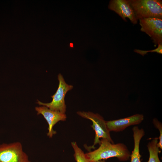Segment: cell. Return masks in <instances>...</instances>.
<instances>
[{"instance_id": "obj_1", "label": "cell", "mask_w": 162, "mask_h": 162, "mask_svg": "<svg viewBox=\"0 0 162 162\" xmlns=\"http://www.w3.org/2000/svg\"><path fill=\"white\" fill-rule=\"evenodd\" d=\"M99 145L97 149L85 154L89 162H96L113 157L124 161L130 158V153L124 143H112L106 139H101Z\"/></svg>"}, {"instance_id": "obj_2", "label": "cell", "mask_w": 162, "mask_h": 162, "mask_svg": "<svg viewBox=\"0 0 162 162\" xmlns=\"http://www.w3.org/2000/svg\"><path fill=\"white\" fill-rule=\"evenodd\" d=\"M136 19L162 18V2L159 0H128Z\"/></svg>"}, {"instance_id": "obj_3", "label": "cell", "mask_w": 162, "mask_h": 162, "mask_svg": "<svg viewBox=\"0 0 162 162\" xmlns=\"http://www.w3.org/2000/svg\"><path fill=\"white\" fill-rule=\"evenodd\" d=\"M77 113L82 118L89 119L92 122L91 126L95 133V136L93 145L86 148L89 152L92 149L95 148L94 146L97 144L100 145V139H105L112 143L114 142L110 135L106 124V122L103 118L98 113H94L91 112L79 111Z\"/></svg>"}, {"instance_id": "obj_4", "label": "cell", "mask_w": 162, "mask_h": 162, "mask_svg": "<svg viewBox=\"0 0 162 162\" xmlns=\"http://www.w3.org/2000/svg\"><path fill=\"white\" fill-rule=\"evenodd\" d=\"M58 79L59 81L58 87L55 93L51 96L52 98V101L49 103H44L38 100L37 103L39 105L45 106L52 110L65 113L66 108L65 97L67 93L71 90L73 86L65 82L61 74H58Z\"/></svg>"}, {"instance_id": "obj_5", "label": "cell", "mask_w": 162, "mask_h": 162, "mask_svg": "<svg viewBox=\"0 0 162 162\" xmlns=\"http://www.w3.org/2000/svg\"><path fill=\"white\" fill-rule=\"evenodd\" d=\"M0 162H31L20 142L0 145Z\"/></svg>"}, {"instance_id": "obj_6", "label": "cell", "mask_w": 162, "mask_h": 162, "mask_svg": "<svg viewBox=\"0 0 162 162\" xmlns=\"http://www.w3.org/2000/svg\"><path fill=\"white\" fill-rule=\"evenodd\" d=\"M139 20L141 31L150 37L156 45L162 44V19L149 17Z\"/></svg>"}, {"instance_id": "obj_7", "label": "cell", "mask_w": 162, "mask_h": 162, "mask_svg": "<svg viewBox=\"0 0 162 162\" xmlns=\"http://www.w3.org/2000/svg\"><path fill=\"white\" fill-rule=\"evenodd\" d=\"M35 110L37 114L42 115L47 122L48 132L47 136L50 138H52L56 133V131L53 129V126L60 121H65L67 118L66 115L52 110L44 106L36 107Z\"/></svg>"}, {"instance_id": "obj_8", "label": "cell", "mask_w": 162, "mask_h": 162, "mask_svg": "<svg viewBox=\"0 0 162 162\" xmlns=\"http://www.w3.org/2000/svg\"><path fill=\"white\" fill-rule=\"evenodd\" d=\"M142 114H136L124 118L106 121L109 130L115 132L123 131L127 127L141 123L144 120Z\"/></svg>"}, {"instance_id": "obj_9", "label": "cell", "mask_w": 162, "mask_h": 162, "mask_svg": "<svg viewBox=\"0 0 162 162\" xmlns=\"http://www.w3.org/2000/svg\"><path fill=\"white\" fill-rule=\"evenodd\" d=\"M108 8L118 14L124 21L128 18L134 24L137 23L134 11L128 0H112L110 1Z\"/></svg>"}, {"instance_id": "obj_10", "label": "cell", "mask_w": 162, "mask_h": 162, "mask_svg": "<svg viewBox=\"0 0 162 162\" xmlns=\"http://www.w3.org/2000/svg\"><path fill=\"white\" fill-rule=\"evenodd\" d=\"M133 133L134 146L133 151L130 154V162H141L142 157L140 151V144L141 140L145 134V132L142 128H139L135 126L132 128Z\"/></svg>"}, {"instance_id": "obj_11", "label": "cell", "mask_w": 162, "mask_h": 162, "mask_svg": "<svg viewBox=\"0 0 162 162\" xmlns=\"http://www.w3.org/2000/svg\"><path fill=\"white\" fill-rule=\"evenodd\" d=\"M158 138H153L148 144L147 147L149 153V159L147 162H161L158 156L160 152L157 146Z\"/></svg>"}, {"instance_id": "obj_12", "label": "cell", "mask_w": 162, "mask_h": 162, "mask_svg": "<svg viewBox=\"0 0 162 162\" xmlns=\"http://www.w3.org/2000/svg\"><path fill=\"white\" fill-rule=\"evenodd\" d=\"M71 144L74 151V157L76 162H89L85 154L78 147L76 142H72Z\"/></svg>"}, {"instance_id": "obj_13", "label": "cell", "mask_w": 162, "mask_h": 162, "mask_svg": "<svg viewBox=\"0 0 162 162\" xmlns=\"http://www.w3.org/2000/svg\"><path fill=\"white\" fill-rule=\"evenodd\" d=\"M153 123L155 127L158 129L160 133L158 138L159 142L157 144L158 147L160 149H162V124L157 118H154L153 120Z\"/></svg>"}, {"instance_id": "obj_14", "label": "cell", "mask_w": 162, "mask_h": 162, "mask_svg": "<svg viewBox=\"0 0 162 162\" xmlns=\"http://www.w3.org/2000/svg\"><path fill=\"white\" fill-rule=\"evenodd\" d=\"M135 52L138 53L142 56H144L148 52H156L158 53L162 54V44H158V47L154 50H142L137 49H135L134 50Z\"/></svg>"}, {"instance_id": "obj_15", "label": "cell", "mask_w": 162, "mask_h": 162, "mask_svg": "<svg viewBox=\"0 0 162 162\" xmlns=\"http://www.w3.org/2000/svg\"><path fill=\"white\" fill-rule=\"evenodd\" d=\"M96 162H106L104 160H102L97 161Z\"/></svg>"}, {"instance_id": "obj_16", "label": "cell", "mask_w": 162, "mask_h": 162, "mask_svg": "<svg viewBox=\"0 0 162 162\" xmlns=\"http://www.w3.org/2000/svg\"><path fill=\"white\" fill-rule=\"evenodd\" d=\"M70 47H73V44L72 43H70Z\"/></svg>"}]
</instances>
